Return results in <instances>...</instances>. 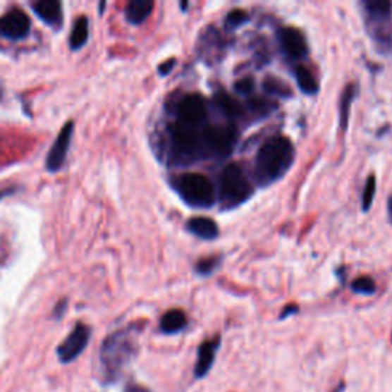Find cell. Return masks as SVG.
<instances>
[{
    "label": "cell",
    "instance_id": "obj_1",
    "mask_svg": "<svg viewBox=\"0 0 392 392\" xmlns=\"http://www.w3.org/2000/svg\"><path fill=\"white\" fill-rule=\"evenodd\" d=\"M294 159V147L287 137L274 135L267 140L256 157V180L269 185L288 172Z\"/></svg>",
    "mask_w": 392,
    "mask_h": 392
},
{
    "label": "cell",
    "instance_id": "obj_2",
    "mask_svg": "<svg viewBox=\"0 0 392 392\" xmlns=\"http://www.w3.org/2000/svg\"><path fill=\"white\" fill-rule=\"evenodd\" d=\"M135 355V338L129 329L118 331L106 338L100 351V371L104 383L120 379L124 368Z\"/></svg>",
    "mask_w": 392,
    "mask_h": 392
},
{
    "label": "cell",
    "instance_id": "obj_3",
    "mask_svg": "<svg viewBox=\"0 0 392 392\" xmlns=\"http://www.w3.org/2000/svg\"><path fill=\"white\" fill-rule=\"evenodd\" d=\"M253 193L247 175L238 164L227 166L219 180V201L222 209H233L245 202Z\"/></svg>",
    "mask_w": 392,
    "mask_h": 392
},
{
    "label": "cell",
    "instance_id": "obj_4",
    "mask_svg": "<svg viewBox=\"0 0 392 392\" xmlns=\"http://www.w3.org/2000/svg\"><path fill=\"white\" fill-rule=\"evenodd\" d=\"M175 190L192 207L207 209L215 204V187L201 173H184L173 180Z\"/></svg>",
    "mask_w": 392,
    "mask_h": 392
},
{
    "label": "cell",
    "instance_id": "obj_5",
    "mask_svg": "<svg viewBox=\"0 0 392 392\" xmlns=\"http://www.w3.org/2000/svg\"><path fill=\"white\" fill-rule=\"evenodd\" d=\"M169 133H171L172 158L176 163L187 164L204 155L201 129L187 128L184 124L175 123Z\"/></svg>",
    "mask_w": 392,
    "mask_h": 392
},
{
    "label": "cell",
    "instance_id": "obj_6",
    "mask_svg": "<svg viewBox=\"0 0 392 392\" xmlns=\"http://www.w3.org/2000/svg\"><path fill=\"white\" fill-rule=\"evenodd\" d=\"M238 140L233 126H209L202 130L204 155L227 157L231 154Z\"/></svg>",
    "mask_w": 392,
    "mask_h": 392
},
{
    "label": "cell",
    "instance_id": "obj_7",
    "mask_svg": "<svg viewBox=\"0 0 392 392\" xmlns=\"http://www.w3.org/2000/svg\"><path fill=\"white\" fill-rule=\"evenodd\" d=\"M178 121L187 128L201 129L207 120V103L200 94H190L183 97L176 106Z\"/></svg>",
    "mask_w": 392,
    "mask_h": 392
},
{
    "label": "cell",
    "instance_id": "obj_8",
    "mask_svg": "<svg viewBox=\"0 0 392 392\" xmlns=\"http://www.w3.org/2000/svg\"><path fill=\"white\" fill-rule=\"evenodd\" d=\"M91 338V328L85 324H77L71 334L65 338L63 343L59 346L57 355L61 363L74 362L85 348Z\"/></svg>",
    "mask_w": 392,
    "mask_h": 392
},
{
    "label": "cell",
    "instance_id": "obj_9",
    "mask_svg": "<svg viewBox=\"0 0 392 392\" xmlns=\"http://www.w3.org/2000/svg\"><path fill=\"white\" fill-rule=\"evenodd\" d=\"M31 20L22 10H11L0 17V37L10 40H22L28 37Z\"/></svg>",
    "mask_w": 392,
    "mask_h": 392
},
{
    "label": "cell",
    "instance_id": "obj_10",
    "mask_svg": "<svg viewBox=\"0 0 392 392\" xmlns=\"http://www.w3.org/2000/svg\"><path fill=\"white\" fill-rule=\"evenodd\" d=\"M73 133H74V121H68L65 126L61 128L56 142L52 145L51 152L47 157V169L49 172L54 173L65 164L69 152L71 140H73Z\"/></svg>",
    "mask_w": 392,
    "mask_h": 392
},
{
    "label": "cell",
    "instance_id": "obj_11",
    "mask_svg": "<svg viewBox=\"0 0 392 392\" xmlns=\"http://www.w3.org/2000/svg\"><path fill=\"white\" fill-rule=\"evenodd\" d=\"M279 40L283 52L290 59L298 60V59H304L307 56L308 44L304 34H302L299 30L290 28V26L288 28H282L279 32Z\"/></svg>",
    "mask_w": 392,
    "mask_h": 392
},
{
    "label": "cell",
    "instance_id": "obj_12",
    "mask_svg": "<svg viewBox=\"0 0 392 392\" xmlns=\"http://www.w3.org/2000/svg\"><path fill=\"white\" fill-rule=\"evenodd\" d=\"M219 345H221L219 336L201 343L198 350V359H196V365H195V379H204L207 376L209 371L213 367V363H215Z\"/></svg>",
    "mask_w": 392,
    "mask_h": 392
},
{
    "label": "cell",
    "instance_id": "obj_13",
    "mask_svg": "<svg viewBox=\"0 0 392 392\" xmlns=\"http://www.w3.org/2000/svg\"><path fill=\"white\" fill-rule=\"evenodd\" d=\"M32 10L49 26H60L61 22H63L61 4L57 2V0H40V2L32 4Z\"/></svg>",
    "mask_w": 392,
    "mask_h": 392
},
{
    "label": "cell",
    "instance_id": "obj_14",
    "mask_svg": "<svg viewBox=\"0 0 392 392\" xmlns=\"http://www.w3.org/2000/svg\"><path fill=\"white\" fill-rule=\"evenodd\" d=\"M187 228H189L190 233H193L195 236H198L201 239H216L218 233H219V228L216 226V222L210 219V218H192L189 221V224H187Z\"/></svg>",
    "mask_w": 392,
    "mask_h": 392
},
{
    "label": "cell",
    "instance_id": "obj_15",
    "mask_svg": "<svg viewBox=\"0 0 392 392\" xmlns=\"http://www.w3.org/2000/svg\"><path fill=\"white\" fill-rule=\"evenodd\" d=\"M155 4L150 0H132L126 8V19L132 25H141L152 14Z\"/></svg>",
    "mask_w": 392,
    "mask_h": 392
},
{
    "label": "cell",
    "instance_id": "obj_16",
    "mask_svg": "<svg viewBox=\"0 0 392 392\" xmlns=\"http://www.w3.org/2000/svg\"><path fill=\"white\" fill-rule=\"evenodd\" d=\"M187 326V317L181 310H171L161 317L159 328L164 334H176Z\"/></svg>",
    "mask_w": 392,
    "mask_h": 392
},
{
    "label": "cell",
    "instance_id": "obj_17",
    "mask_svg": "<svg viewBox=\"0 0 392 392\" xmlns=\"http://www.w3.org/2000/svg\"><path fill=\"white\" fill-rule=\"evenodd\" d=\"M89 37V20L87 17L82 16L75 20L73 31H71L69 37V47L73 51H78L82 47H85Z\"/></svg>",
    "mask_w": 392,
    "mask_h": 392
},
{
    "label": "cell",
    "instance_id": "obj_18",
    "mask_svg": "<svg viewBox=\"0 0 392 392\" xmlns=\"http://www.w3.org/2000/svg\"><path fill=\"white\" fill-rule=\"evenodd\" d=\"M215 103L218 104V108L230 118H238L244 112L243 104H240L236 98L228 95L227 92H218L215 95Z\"/></svg>",
    "mask_w": 392,
    "mask_h": 392
},
{
    "label": "cell",
    "instance_id": "obj_19",
    "mask_svg": "<svg viewBox=\"0 0 392 392\" xmlns=\"http://www.w3.org/2000/svg\"><path fill=\"white\" fill-rule=\"evenodd\" d=\"M355 94H357V87H355V85H348L345 87L341 102H338V118H341L342 129H346V126H348L350 109L355 98Z\"/></svg>",
    "mask_w": 392,
    "mask_h": 392
},
{
    "label": "cell",
    "instance_id": "obj_20",
    "mask_svg": "<svg viewBox=\"0 0 392 392\" xmlns=\"http://www.w3.org/2000/svg\"><path fill=\"white\" fill-rule=\"evenodd\" d=\"M296 82H298V86L300 87V91L308 95H313L319 91V85L316 82L314 75L304 66H299L296 69Z\"/></svg>",
    "mask_w": 392,
    "mask_h": 392
},
{
    "label": "cell",
    "instance_id": "obj_21",
    "mask_svg": "<svg viewBox=\"0 0 392 392\" xmlns=\"http://www.w3.org/2000/svg\"><path fill=\"white\" fill-rule=\"evenodd\" d=\"M363 5L374 20L389 19L391 8H392L391 2H386V0H367Z\"/></svg>",
    "mask_w": 392,
    "mask_h": 392
},
{
    "label": "cell",
    "instance_id": "obj_22",
    "mask_svg": "<svg viewBox=\"0 0 392 392\" xmlns=\"http://www.w3.org/2000/svg\"><path fill=\"white\" fill-rule=\"evenodd\" d=\"M264 89L267 94L274 95V97H288L291 95L290 87L285 85L283 82H281L279 78H274V77H267L264 80Z\"/></svg>",
    "mask_w": 392,
    "mask_h": 392
},
{
    "label": "cell",
    "instance_id": "obj_23",
    "mask_svg": "<svg viewBox=\"0 0 392 392\" xmlns=\"http://www.w3.org/2000/svg\"><path fill=\"white\" fill-rule=\"evenodd\" d=\"M248 106H250L252 112H255L257 115H269L274 109L276 104L271 100H267V98L253 97L252 100L248 102Z\"/></svg>",
    "mask_w": 392,
    "mask_h": 392
},
{
    "label": "cell",
    "instance_id": "obj_24",
    "mask_svg": "<svg viewBox=\"0 0 392 392\" xmlns=\"http://www.w3.org/2000/svg\"><path fill=\"white\" fill-rule=\"evenodd\" d=\"M376 189H377L376 176L371 175L367 180V184H365V190H363V196H362V207L365 212H368L371 209V204L374 201V195H376Z\"/></svg>",
    "mask_w": 392,
    "mask_h": 392
},
{
    "label": "cell",
    "instance_id": "obj_25",
    "mask_svg": "<svg viewBox=\"0 0 392 392\" xmlns=\"http://www.w3.org/2000/svg\"><path fill=\"white\" fill-rule=\"evenodd\" d=\"M351 290L360 294H372L376 291V282H374L369 276H360V278L353 281Z\"/></svg>",
    "mask_w": 392,
    "mask_h": 392
},
{
    "label": "cell",
    "instance_id": "obj_26",
    "mask_svg": "<svg viewBox=\"0 0 392 392\" xmlns=\"http://www.w3.org/2000/svg\"><path fill=\"white\" fill-rule=\"evenodd\" d=\"M248 20V14L244 10H233L230 11L226 17V28L235 30L238 26L244 25Z\"/></svg>",
    "mask_w": 392,
    "mask_h": 392
},
{
    "label": "cell",
    "instance_id": "obj_27",
    "mask_svg": "<svg viewBox=\"0 0 392 392\" xmlns=\"http://www.w3.org/2000/svg\"><path fill=\"white\" fill-rule=\"evenodd\" d=\"M219 259L218 257H207V259H202L196 264V271L200 274H210L213 270L216 269Z\"/></svg>",
    "mask_w": 392,
    "mask_h": 392
},
{
    "label": "cell",
    "instance_id": "obj_28",
    "mask_svg": "<svg viewBox=\"0 0 392 392\" xmlns=\"http://www.w3.org/2000/svg\"><path fill=\"white\" fill-rule=\"evenodd\" d=\"M253 78L250 77H245L243 80H239V82L235 85V89L239 92V94H243V95H248L252 91H253Z\"/></svg>",
    "mask_w": 392,
    "mask_h": 392
},
{
    "label": "cell",
    "instance_id": "obj_29",
    "mask_svg": "<svg viewBox=\"0 0 392 392\" xmlns=\"http://www.w3.org/2000/svg\"><path fill=\"white\" fill-rule=\"evenodd\" d=\"M173 66H175V60H173V59H172V60H167L166 63H163L161 66L158 68L159 74H161V75H167V74L171 73V71L173 69Z\"/></svg>",
    "mask_w": 392,
    "mask_h": 392
},
{
    "label": "cell",
    "instance_id": "obj_30",
    "mask_svg": "<svg viewBox=\"0 0 392 392\" xmlns=\"http://www.w3.org/2000/svg\"><path fill=\"white\" fill-rule=\"evenodd\" d=\"M293 313H298V307H296V305H290V307L285 308V310L282 311L281 319H285V317L290 316V314H293Z\"/></svg>",
    "mask_w": 392,
    "mask_h": 392
},
{
    "label": "cell",
    "instance_id": "obj_31",
    "mask_svg": "<svg viewBox=\"0 0 392 392\" xmlns=\"http://www.w3.org/2000/svg\"><path fill=\"white\" fill-rule=\"evenodd\" d=\"M126 392H150V391L146 389L145 386H140V385H129L126 388Z\"/></svg>",
    "mask_w": 392,
    "mask_h": 392
},
{
    "label": "cell",
    "instance_id": "obj_32",
    "mask_svg": "<svg viewBox=\"0 0 392 392\" xmlns=\"http://www.w3.org/2000/svg\"><path fill=\"white\" fill-rule=\"evenodd\" d=\"M65 310H66V300H63V304H60L57 305V310H56V313H54V316L56 317H60V314H63L65 313Z\"/></svg>",
    "mask_w": 392,
    "mask_h": 392
},
{
    "label": "cell",
    "instance_id": "obj_33",
    "mask_svg": "<svg viewBox=\"0 0 392 392\" xmlns=\"http://www.w3.org/2000/svg\"><path fill=\"white\" fill-rule=\"evenodd\" d=\"M388 213H389V219L392 222V196L389 198V202H388Z\"/></svg>",
    "mask_w": 392,
    "mask_h": 392
}]
</instances>
